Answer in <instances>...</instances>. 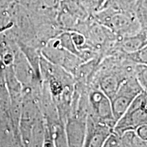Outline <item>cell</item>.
<instances>
[{"label":"cell","instance_id":"cell-3","mask_svg":"<svg viewBox=\"0 0 147 147\" xmlns=\"http://www.w3.org/2000/svg\"><path fill=\"white\" fill-rule=\"evenodd\" d=\"M147 123V92L142 91L136 97L125 113L117 120L113 131L121 135L129 130H135Z\"/></svg>","mask_w":147,"mask_h":147},{"label":"cell","instance_id":"cell-2","mask_svg":"<svg viewBox=\"0 0 147 147\" xmlns=\"http://www.w3.org/2000/svg\"><path fill=\"white\" fill-rule=\"evenodd\" d=\"M92 16L97 22L108 27L118 36L131 35L141 30L134 12L102 7L92 14Z\"/></svg>","mask_w":147,"mask_h":147},{"label":"cell","instance_id":"cell-12","mask_svg":"<svg viewBox=\"0 0 147 147\" xmlns=\"http://www.w3.org/2000/svg\"><path fill=\"white\" fill-rule=\"evenodd\" d=\"M134 12L139 22L141 30L147 32V0H136Z\"/></svg>","mask_w":147,"mask_h":147},{"label":"cell","instance_id":"cell-6","mask_svg":"<svg viewBox=\"0 0 147 147\" xmlns=\"http://www.w3.org/2000/svg\"><path fill=\"white\" fill-rule=\"evenodd\" d=\"M143 91L136 76L127 78L121 84L115 94L110 98L112 109L116 121L120 118L134 99Z\"/></svg>","mask_w":147,"mask_h":147},{"label":"cell","instance_id":"cell-4","mask_svg":"<svg viewBox=\"0 0 147 147\" xmlns=\"http://www.w3.org/2000/svg\"><path fill=\"white\" fill-rule=\"evenodd\" d=\"M88 115L114 129L117 121L114 117L110 97L97 86L87 88Z\"/></svg>","mask_w":147,"mask_h":147},{"label":"cell","instance_id":"cell-9","mask_svg":"<svg viewBox=\"0 0 147 147\" xmlns=\"http://www.w3.org/2000/svg\"><path fill=\"white\" fill-rule=\"evenodd\" d=\"M103 57L98 56L82 62L73 74L76 85L81 87H89L93 83L97 66Z\"/></svg>","mask_w":147,"mask_h":147},{"label":"cell","instance_id":"cell-7","mask_svg":"<svg viewBox=\"0 0 147 147\" xmlns=\"http://www.w3.org/2000/svg\"><path fill=\"white\" fill-rule=\"evenodd\" d=\"M113 128L87 115L86 134L83 146L102 147Z\"/></svg>","mask_w":147,"mask_h":147},{"label":"cell","instance_id":"cell-15","mask_svg":"<svg viewBox=\"0 0 147 147\" xmlns=\"http://www.w3.org/2000/svg\"><path fill=\"white\" fill-rule=\"evenodd\" d=\"M84 10L92 15L98 11L104 5L106 0H78Z\"/></svg>","mask_w":147,"mask_h":147},{"label":"cell","instance_id":"cell-1","mask_svg":"<svg viewBox=\"0 0 147 147\" xmlns=\"http://www.w3.org/2000/svg\"><path fill=\"white\" fill-rule=\"evenodd\" d=\"M40 68L42 81L47 86L61 120L65 124L70 112L76 88L74 78L69 71L51 63L42 55L40 58Z\"/></svg>","mask_w":147,"mask_h":147},{"label":"cell","instance_id":"cell-13","mask_svg":"<svg viewBox=\"0 0 147 147\" xmlns=\"http://www.w3.org/2000/svg\"><path fill=\"white\" fill-rule=\"evenodd\" d=\"M135 76L143 91L147 92V65L136 63Z\"/></svg>","mask_w":147,"mask_h":147},{"label":"cell","instance_id":"cell-16","mask_svg":"<svg viewBox=\"0 0 147 147\" xmlns=\"http://www.w3.org/2000/svg\"><path fill=\"white\" fill-rule=\"evenodd\" d=\"M104 147H117L121 146V139L120 135L115 131H113L108 136L107 139L104 142Z\"/></svg>","mask_w":147,"mask_h":147},{"label":"cell","instance_id":"cell-18","mask_svg":"<svg viewBox=\"0 0 147 147\" xmlns=\"http://www.w3.org/2000/svg\"><path fill=\"white\" fill-rule=\"evenodd\" d=\"M0 32H3V31H0Z\"/></svg>","mask_w":147,"mask_h":147},{"label":"cell","instance_id":"cell-11","mask_svg":"<svg viewBox=\"0 0 147 147\" xmlns=\"http://www.w3.org/2000/svg\"><path fill=\"white\" fill-rule=\"evenodd\" d=\"M121 146L147 147V142L137 135L134 130H129L120 135Z\"/></svg>","mask_w":147,"mask_h":147},{"label":"cell","instance_id":"cell-5","mask_svg":"<svg viewBox=\"0 0 147 147\" xmlns=\"http://www.w3.org/2000/svg\"><path fill=\"white\" fill-rule=\"evenodd\" d=\"M55 37L49 40L42 48L41 54L46 59L62 67L73 75L77 67L84 61L76 55L59 45Z\"/></svg>","mask_w":147,"mask_h":147},{"label":"cell","instance_id":"cell-10","mask_svg":"<svg viewBox=\"0 0 147 147\" xmlns=\"http://www.w3.org/2000/svg\"><path fill=\"white\" fill-rule=\"evenodd\" d=\"M20 146L14 135L10 119L0 108V146Z\"/></svg>","mask_w":147,"mask_h":147},{"label":"cell","instance_id":"cell-8","mask_svg":"<svg viewBox=\"0 0 147 147\" xmlns=\"http://www.w3.org/2000/svg\"><path fill=\"white\" fill-rule=\"evenodd\" d=\"M147 45V32L140 30L136 34L119 36L107 56L127 55L136 52Z\"/></svg>","mask_w":147,"mask_h":147},{"label":"cell","instance_id":"cell-17","mask_svg":"<svg viewBox=\"0 0 147 147\" xmlns=\"http://www.w3.org/2000/svg\"><path fill=\"white\" fill-rule=\"evenodd\" d=\"M134 131L141 139L147 142V123L138 127Z\"/></svg>","mask_w":147,"mask_h":147},{"label":"cell","instance_id":"cell-14","mask_svg":"<svg viewBox=\"0 0 147 147\" xmlns=\"http://www.w3.org/2000/svg\"><path fill=\"white\" fill-rule=\"evenodd\" d=\"M125 55L129 59L135 63L147 65V45L136 52Z\"/></svg>","mask_w":147,"mask_h":147}]
</instances>
